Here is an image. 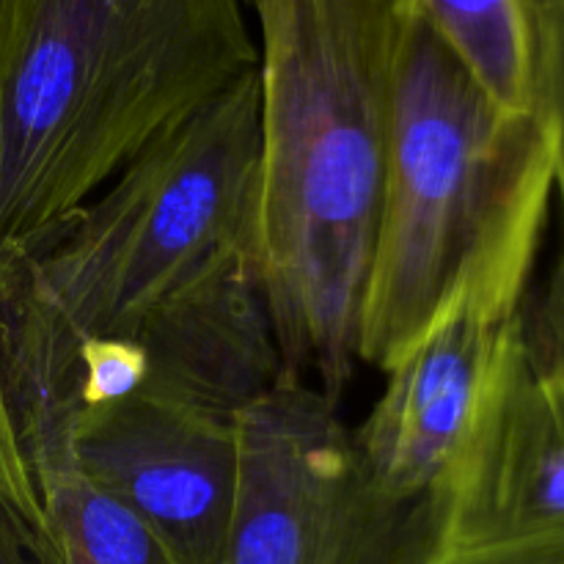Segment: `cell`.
<instances>
[{
	"label": "cell",
	"mask_w": 564,
	"mask_h": 564,
	"mask_svg": "<svg viewBox=\"0 0 564 564\" xmlns=\"http://www.w3.org/2000/svg\"><path fill=\"white\" fill-rule=\"evenodd\" d=\"M259 22L257 262L286 375L339 405L383 202L394 0H242Z\"/></svg>",
	"instance_id": "obj_1"
},
{
	"label": "cell",
	"mask_w": 564,
	"mask_h": 564,
	"mask_svg": "<svg viewBox=\"0 0 564 564\" xmlns=\"http://www.w3.org/2000/svg\"><path fill=\"white\" fill-rule=\"evenodd\" d=\"M257 72L132 160L53 237L0 264L11 416L80 347L121 339L240 251H257Z\"/></svg>",
	"instance_id": "obj_2"
},
{
	"label": "cell",
	"mask_w": 564,
	"mask_h": 564,
	"mask_svg": "<svg viewBox=\"0 0 564 564\" xmlns=\"http://www.w3.org/2000/svg\"><path fill=\"white\" fill-rule=\"evenodd\" d=\"M257 64L242 0H25L0 99V264Z\"/></svg>",
	"instance_id": "obj_3"
},
{
	"label": "cell",
	"mask_w": 564,
	"mask_h": 564,
	"mask_svg": "<svg viewBox=\"0 0 564 564\" xmlns=\"http://www.w3.org/2000/svg\"><path fill=\"white\" fill-rule=\"evenodd\" d=\"M554 207L543 116L499 108L394 0V102L383 202L358 317V364L389 372L474 275L538 259Z\"/></svg>",
	"instance_id": "obj_4"
},
{
	"label": "cell",
	"mask_w": 564,
	"mask_h": 564,
	"mask_svg": "<svg viewBox=\"0 0 564 564\" xmlns=\"http://www.w3.org/2000/svg\"><path fill=\"white\" fill-rule=\"evenodd\" d=\"M237 499L220 564H422L427 507L369 479L352 427L284 375L235 416Z\"/></svg>",
	"instance_id": "obj_5"
},
{
	"label": "cell",
	"mask_w": 564,
	"mask_h": 564,
	"mask_svg": "<svg viewBox=\"0 0 564 564\" xmlns=\"http://www.w3.org/2000/svg\"><path fill=\"white\" fill-rule=\"evenodd\" d=\"M284 375L257 251H240L132 334L80 347L47 394L11 424L28 463L119 402H174L235 419Z\"/></svg>",
	"instance_id": "obj_6"
},
{
	"label": "cell",
	"mask_w": 564,
	"mask_h": 564,
	"mask_svg": "<svg viewBox=\"0 0 564 564\" xmlns=\"http://www.w3.org/2000/svg\"><path fill=\"white\" fill-rule=\"evenodd\" d=\"M564 554V319L529 303L466 449L427 507L422 564Z\"/></svg>",
	"instance_id": "obj_7"
},
{
	"label": "cell",
	"mask_w": 564,
	"mask_h": 564,
	"mask_svg": "<svg viewBox=\"0 0 564 564\" xmlns=\"http://www.w3.org/2000/svg\"><path fill=\"white\" fill-rule=\"evenodd\" d=\"M534 268L538 259H518L468 279L386 372L383 394L352 427V441L391 501L430 507L455 471L527 317Z\"/></svg>",
	"instance_id": "obj_8"
},
{
	"label": "cell",
	"mask_w": 564,
	"mask_h": 564,
	"mask_svg": "<svg viewBox=\"0 0 564 564\" xmlns=\"http://www.w3.org/2000/svg\"><path fill=\"white\" fill-rule=\"evenodd\" d=\"M58 449L149 529L169 564L224 560L240 477L235 419L127 400L75 424Z\"/></svg>",
	"instance_id": "obj_9"
},
{
	"label": "cell",
	"mask_w": 564,
	"mask_h": 564,
	"mask_svg": "<svg viewBox=\"0 0 564 564\" xmlns=\"http://www.w3.org/2000/svg\"><path fill=\"white\" fill-rule=\"evenodd\" d=\"M413 6L499 108L540 116L538 0H413Z\"/></svg>",
	"instance_id": "obj_10"
},
{
	"label": "cell",
	"mask_w": 564,
	"mask_h": 564,
	"mask_svg": "<svg viewBox=\"0 0 564 564\" xmlns=\"http://www.w3.org/2000/svg\"><path fill=\"white\" fill-rule=\"evenodd\" d=\"M28 468L47 523L42 564H169L149 529L94 485L72 452H47Z\"/></svg>",
	"instance_id": "obj_11"
},
{
	"label": "cell",
	"mask_w": 564,
	"mask_h": 564,
	"mask_svg": "<svg viewBox=\"0 0 564 564\" xmlns=\"http://www.w3.org/2000/svg\"><path fill=\"white\" fill-rule=\"evenodd\" d=\"M538 14L540 50H543L540 116L549 124L551 141H554V202H560L564 235V0H538ZM543 303L564 319V242L554 281Z\"/></svg>",
	"instance_id": "obj_12"
},
{
	"label": "cell",
	"mask_w": 564,
	"mask_h": 564,
	"mask_svg": "<svg viewBox=\"0 0 564 564\" xmlns=\"http://www.w3.org/2000/svg\"><path fill=\"white\" fill-rule=\"evenodd\" d=\"M0 507L44 545L47 523H44L42 501H39L31 468H28L20 441H17L14 424H11L3 378H0Z\"/></svg>",
	"instance_id": "obj_13"
},
{
	"label": "cell",
	"mask_w": 564,
	"mask_h": 564,
	"mask_svg": "<svg viewBox=\"0 0 564 564\" xmlns=\"http://www.w3.org/2000/svg\"><path fill=\"white\" fill-rule=\"evenodd\" d=\"M44 545L0 507V564H42Z\"/></svg>",
	"instance_id": "obj_14"
},
{
	"label": "cell",
	"mask_w": 564,
	"mask_h": 564,
	"mask_svg": "<svg viewBox=\"0 0 564 564\" xmlns=\"http://www.w3.org/2000/svg\"><path fill=\"white\" fill-rule=\"evenodd\" d=\"M25 20V0H0V99L14 66Z\"/></svg>",
	"instance_id": "obj_15"
},
{
	"label": "cell",
	"mask_w": 564,
	"mask_h": 564,
	"mask_svg": "<svg viewBox=\"0 0 564 564\" xmlns=\"http://www.w3.org/2000/svg\"><path fill=\"white\" fill-rule=\"evenodd\" d=\"M455 564H564V554H516V556H488V560L455 562Z\"/></svg>",
	"instance_id": "obj_16"
}]
</instances>
